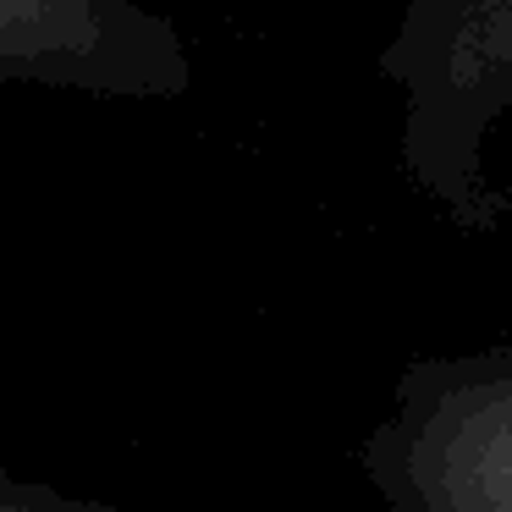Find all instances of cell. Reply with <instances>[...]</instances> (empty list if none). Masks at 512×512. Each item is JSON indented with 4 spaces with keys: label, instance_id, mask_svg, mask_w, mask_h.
<instances>
[{
    "label": "cell",
    "instance_id": "cell-1",
    "mask_svg": "<svg viewBox=\"0 0 512 512\" xmlns=\"http://www.w3.org/2000/svg\"><path fill=\"white\" fill-rule=\"evenodd\" d=\"M424 512H512V369H485L424 413L408 452Z\"/></svg>",
    "mask_w": 512,
    "mask_h": 512
}]
</instances>
